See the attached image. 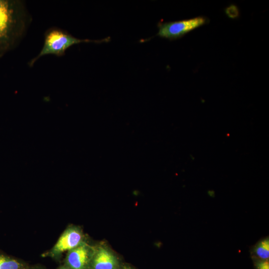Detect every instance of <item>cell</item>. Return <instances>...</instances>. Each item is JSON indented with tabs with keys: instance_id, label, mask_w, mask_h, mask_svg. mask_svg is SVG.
<instances>
[{
	"instance_id": "cell-4",
	"label": "cell",
	"mask_w": 269,
	"mask_h": 269,
	"mask_svg": "<svg viewBox=\"0 0 269 269\" xmlns=\"http://www.w3.org/2000/svg\"><path fill=\"white\" fill-rule=\"evenodd\" d=\"M82 239V234L77 228H69L59 238L52 252L53 254L57 255L70 251L81 245Z\"/></svg>"
},
{
	"instance_id": "cell-1",
	"label": "cell",
	"mask_w": 269,
	"mask_h": 269,
	"mask_svg": "<svg viewBox=\"0 0 269 269\" xmlns=\"http://www.w3.org/2000/svg\"><path fill=\"white\" fill-rule=\"evenodd\" d=\"M31 20L23 1L0 0V58L18 45Z\"/></svg>"
},
{
	"instance_id": "cell-6",
	"label": "cell",
	"mask_w": 269,
	"mask_h": 269,
	"mask_svg": "<svg viewBox=\"0 0 269 269\" xmlns=\"http://www.w3.org/2000/svg\"><path fill=\"white\" fill-rule=\"evenodd\" d=\"M93 269H118L116 257L106 249L100 247L95 252L92 260Z\"/></svg>"
},
{
	"instance_id": "cell-2",
	"label": "cell",
	"mask_w": 269,
	"mask_h": 269,
	"mask_svg": "<svg viewBox=\"0 0 269 269\" xmlns=\"http://www.w3.org/2000/svg\"><path fill=\"white\" fill-rule=\"evenodd\" d=\"M103 41L80 39L73 36L65 30L58 28H52L46 32L41 50L36 56L28 62V66H33L40 58L45 55L52 54L62 56L67 49L75 44L88 42L99 43Z\"/></svg>"
},
{
	"instance_id": "cell-11",
	"label": "cell",
	"mask_w": 269,
	"mask_h": 269,
	"mask_svg": "<svg viewBox=\"0 0 269 269\" xmlns=\"http://www.w3.org/2000/svg\"><path fill=\"white\" fill-rule=\"evenodd\" d=\"M68 269V268H65V267H62V268H60V269Z\"/></svg>"
},
{
	"instance_id": "cell-12",
	"label": "cell",
	"mask_w": 269,
	"mask_h": 269,
	"mask_svg": "<svg viewBox=\"0 0 269 269\" xmlns=\"http://www.w3.org/2000/svg\"></svg>"
},
{
	"instance_id": "cell-10",
	"label": "cell",
	"mask_w": 269,
	"mask_h": 269,
	"mask_svg": "<svg viewBox=\"0 0 269 269\" xmlns=\"http://www.w3.org/2000/svg\"><path fill=\"white\" fill-rule=\"evenodd\" d=\"M258 269H269V263L267 260L260 261L257 264Z\"/></svg>"
},
{
	"instance_id": "cell-7",
	"label": "cell",
	"mask_w": 269,
	"mask_h": 269,
	"mask_svg": "<svg viewBox=\"0 0 269 269\" xmlns=\"http://www.w3.org/2000/svg\"><path fill=\"white\" fill-rule=\"evenodd\" d=\"M0 269H23V267L17 260L0 254Z\"/></svg>"
},
{
	"instance_id": "cell-3",
	"label": "cell",
	"mask_w": 269,
	"mask_h": 269,
	"mask_svg": "<svg viewBox=\"0 0 269 269\" xmlns=\"http://www.w3.org/2000/svg\"><path fill=\"white\" fill-rule=\"evenodd\" d=\"M206 22V18L198 16L188 19L159 23L158 25L159 30L156 35L170 40L176 39Z\"/></svg>"
},
{
	"instance_id": "cell-5",
	"label": "cell",
	"mask_w": 269,
	"mask_h": 269,
	"mask_svg": "<svg viewBox=\"0 0 269 269\" xmlns=\"http://www.w3.org/2000/svg\"><path fill=\"white\" fill-rule=\"evenodd\" d=\"M89 259V250L81 244L69 251L66 262L70 269H87Z\"/></svg>"
},
{
	"instance_id": "cell-8",
	"label": "cell",
	"mask_w": 269,
	"mask_h": 269,
	"mask_svg": "<svg viewBox=\"0 0 269 269\" xmlns=\"http://www.w3.org/2000/svg\"><path fill=\"white\" fill-rule=\"evenodd\" d=\"M254 251L258 257L262 260H268L269 258V239H265L259 242L255 247Z\"/></svg>"
},
{
	"instance_id": "cell-9",
	"label": "cell",
	"mask_w": 269,
	"mask_h": 269,
	"mask_svg": "<svg viewBox=\"0 0 269 269\" xmlns=\"http://www.w3.org/2000/svg\"><path fill=\"white\" fill-rule=\"evenodd\" d=\"M226 12L227 14L231 18H235L239 14L238 9L235 5H231L227 8Z\"/></svg>"
}]
</instances>
